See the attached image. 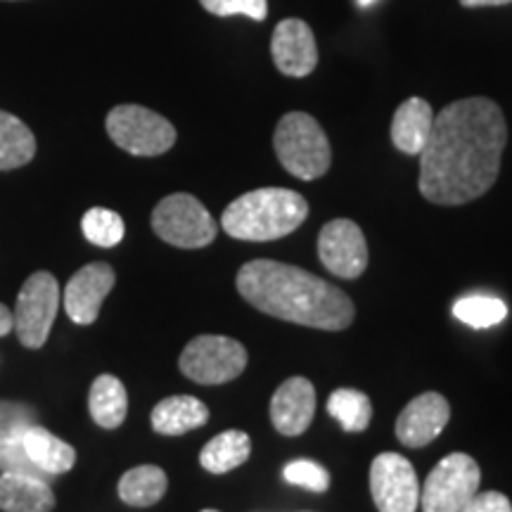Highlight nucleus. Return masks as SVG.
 <instances>
[{"label": "nucleus", "mask_w": 512, "mask_h": 512, "mask_svg": "<svg viewBox=\"0 0 512 512\" xmlns=\"http://www.w3.org/2000/svg\"><path fill=\"white\" fill-rule=\"evenodd\" d=\"M508 126L501 107L489 98H465L434 117L420 152L418 188L425 200L458 207L486 195L501 171Z\"/></svg>", "instance_id": "1"}, {"label": "nucleus", "mask_w": 512, "mask_h": 512, "mask_svg": "<svg viewBox=\"0 0 512 512\" xmlns=\"http://www.w3.org/2000/svg\"><path fill=\"white\" fill-rule=\"evenodd\" d=\"M238 292L266 316L339 332L354 323L356 309L347 292L299 266L254 259L240 268Z\"/></svg>", "instance_id": "2"}, {"label": "nucleus", "mask_w": 512, "mask_h": 512, "mask_svg": "<svg viewBox=\"0 0 512 512\" xmlns=\"http://www.w3.org/2000/svg\"><path fill=\"white\" fill-rule=\"evenodd\" d=\"M309 216V202L287 188H259L230 202L221 226L230 238L247 242L280 240L297 230Z\"/></svg>", "instance_id": "3"}, {"label": "nucleus", "mask_w": 512, "mask_h": 512, "mask_svg": "<svg viewBox=\"0 0 512 512\" xmlns=\"http://www.w3.org/2000/svg\"><path fill=\"white\" fill-rule=\"evenodd\" d=\"M275 155L285 171L302 181H316L330 169V140L311 114L290 112L275 126Z\"/></svg>", "instance_id": "4"}, {"label": "nucleus", "mask_w": 512, "mask_h": 512, "mask_svg": "<svg viewBox=\"0 0 512 512\" xmlns=\"http://www.w3.org/2000/svg\"><path fill=\"white\" fill-rule=\"evenodd\" d=\"M152 230L164 242L181 249L207 247L219 233L214 216L188 192H176L157 204L152 211Z\"/></svg>", "instance_id": "5"}, {"label": "nucleus", "mask_w": 512, "mask_h": 512, "mask_svg": "<svg viewBox=\"0 0 512 512\" xmlns=\"http://www.w3.org/2000/svg\"><path fill=\"white\" fill-rule=\"evenodd\" d=\"M107 133L136 157H159L169 152L176 143V128L162 114L140 105H119L107 114Z\"/></svg>", "instance_id": "6"}, {"label": "nucleus", "mask_w": 512, "mask_h": 512, "mask_svg": "<svg viewBox=\"0 0 512 512\" xmlns=\"http://www.w3.org/2000/svg\"><path fill=\"white\" fill-rule=\"evenodd\" d=\"M57 311H60V285H57L55 275L48 271L29 275L17 294L15 311H12L15 332L22 347L41 349L48 342Z\"/></svg>", "instance_id": "7"}, {"label": "nucleus", "mask_w": 512, "mask_h": 512, "mask_svg": "<svg viewBox=\"0 0 512 512\" xmlns=\"http://www.w3.org/2000/svg\"><path fill=\"white\" fill-rule=\"evenodd\" d=\"M178 368L197 384H226L245 373L247 349L238 339L200 335L183 349Z\"/></svg>", "instance_id": "8"}, {"label": "nucleus", "mask_w": 512, "mask_h": 512, "mask_svg": "<svg viewBox=\"0 0 512 512\" xmlns=\"http://www.w3.org/2000/svg\"><path fill=\"white\" fill-rule=\"evenodd\" d=\"M482 470L467 453H451L422 486V512H460L479 494Z\"/></svg>", "instance_id": "9"}, {"label": "nucleus", "mask_w": 512, "mask_h": 512, "mask_svg": "<svg viewBox=\"0 0 512 512\" xmlns=\"http://www.w3.org/2000/svg\"><path fill=\"white\" fill-rule=\"evenodd\" d=\"M370 494L380 512H415L420 484L413 465L399 453H380L370 465Z\"/></svg>", "instance_id": "10"}, {"label": "nucleus", "mask_w": 512, "mask_h": 512, "mask_svg": "<svg viewBox=\"0 0 512 512\" xmlns=\"http://www.w3.org/2000/svg\"><path fill=\"white\" fill-rule=\"evenodd\" d=\"M320 264L337 278L354 280L368 266V242L363 230L349 219L325 223L318 235Z\"/></svg>", "instance_id": "11"}, {"label": "nucleus", "mask_w": 512, "mask_h": 512, "mask_svg": "<svg viewBox=\"0 0 512 512\" xmlns=\"http://www.w3.org/2000/svg\"><path fill=\"white\" fill-rule=\"evenodd\" d=\"M117 273L105 261L79 268L64 287V311L76 325H93L100 316L102 302L114 290Z\"/></svg>", "instance_id": "12"}, {"label": "nucleus", "mask_w": 512, "mask_h": 512, "mask_svg": "<svg viewBox=\"0 0 512 512\" xmlns=\"http://www.w3.org/2000/svg\"><path fill=\"white\" fill-rule=\"evenodd\" d=\"M271 55L275 67L285 76H292V79L309 76L318 64L316 38L309 24L297 17L283 19L273 31Z\"/></svg>", "instance_id": "13"}, {"label": "nucleus", "mask_w": 512, "mask_h": 512, "mask_svg": "<svg viewBox=\"0 0 512 512\" xmlns=\"http://www.w3.org/2000/svg\"><path fill=\"white\" fill-rule=\"evenodd\" d=\"M451 418V406L437 392H425L403 408L396 420V437L403 446L422 448L432 444L446 430Z\"/></svg>", "instance_id": "14"}, {"label": "nucleus", "mask_w": 512, "mask_h": 512, "mask_svg": "<svg viewBox=\"0 0 512 512\" xmlns=\"http://www.w3.org/2000/svg\"><path fill=\"white\" fill-rule=\"evenodd\" d=\"M316 413V389L306 377H290L275 389L271 422L283 437H299L309 430Z\"/></svg>", "instance_id": "15"}, {"label": "nucleus", "mask_w": 512, "mask_h": 512, "mask_svg": "<svg viewBox=\"0 0 512 512\" xmlns=\"http://www.w3.org/2000/svg\"><path fill=\"white\" fill-rule=\"evenodd\" d=\"M434 117L437 114L432 105L422 98H411L399 105L392 121V143L396 150H401L403 155H420L430 140Z\"/></svg>", "instance_id": "16"}, {"label": "nucleus", "mask_w": 512, "mask_h": 512, "mask_svg": "<svg viewBox=\"0 0 512 512\" xmlns=\"http://www.w3.org/2000/svg\"><path fill=\"white\" fill-rule=\"evenodd\" d=\"M53 508H55V491L46 479L0 472V510L3 512H53Z\"/></svg>", "instance_id": "17"}, {"label": "nucleus", "mask_w": 512, "mask_h": 512, "mask_svg": "<svg viewBox=\"0 0 512 512\" xmlns=\"http://www.w3.org/2000/svg\"><path fill=\"white\" fill-rule=\"evenodd\" d=\"M22 444L27 448L29 458L46 472L48 477H60L64 472H69L76 463V451L67 441L55 437L53 432H48L41 425H29L19 432Z\"/></svg>", "instance_id": "18"}, {"label": "nucleus", "mask_w": 512, "mask_h": 512, "mask_svg": "<svg viewBox=\"0 0 512 512\" xmlns=\"http://www.w3.org/2000/svg\"><path fill=\"white\" fill-rule=\"evenodd\" d=\"M152 430L164 437H181V434L207 425L209 408L195 396H169L152 408Z\"/></svg>", "instance_id": "19"}, {"label": "nucleus", "mask_w": 512, "mask_h": 512, "mask_svg": "<svg viewBox=\"0 0 512 512\" xmlns=\"http://www.w3.org/2000/svg\"><path fill=\"white\" fill-rule=\"evenodd\" d=\"M88 411L95 425L102 430H117L128 413V394L124 382L114 375H100L91 384V396H88Z\"/></svg>", "instance_id": "20"}, {"label": "nucleus", "mask_w": 512, "mask_h": 512, "mask_svg": "<svg viewBox=\"0 0 512 512\" xmlns=\"http://www.w3.org/2000/svg\"><path fill=\"white\" fill-rule=\"evenodd\" d=\"M249 453H252V439L240 430H228L204 444L200 463L211 475H226L235 467L245 465Z\"/></svg>", "instance_id": "21"}, {"label": "nucleus", "mask_w": 512, "mask_h": 512, "mask_svg": "<svg viewBox=\"0 0 512 512\" xmlns=\"http://www.w3.org/2000/svg\"><path fill=\"white\" fill-rule=\"evenodd\" d=\"M166 472L157 465H138L119 479V498L133 508H150L166 494Z\"/></svg>", "instance_id": "22"}, {"label": "nucleus", "mask_w": 512, "mask_h": 512, "mask_svg": "<svg viewBox=\"0 0 512 512\" xmlns=\"http://www.w3.org/2000/svg\"><path fill=\"white\" fill-rule=\"evenodd\" d=\"M36 155V138L31 128L15 114L0 110V171L29 164Z\"/></svg>", "instance_id": "23"}, {"label": "nucleus", "mask_w": 512, "mask_h": 512, "mask_svg": "<svg viewBox=\"0 0 512 512\" xmlns=\"http://www.w3.org/2000/svg\"><path fill=\"white\" fill-rule=\"evenodd\" d=\"M328 413L342 425L344 432H366L373 418V403L358 389H335L328 399Z\"/></svg>", "instance_id": "24"}, {"label": "nucleus", "mask_w": 512, "mask_h": 512, "mask_svg": "<svg viewBox=\"0 0 512 512\" xmlns=\"http://www.w3.org/2000/svg\"><path fill=\"white\" fill-rule=\"evenodd\" d=\"M453 316L460 323L470 325V328L486 330L503 323L505 316H508V306H505L503 299L491 297V294H467V297H460L453 304Z\"/></svg>", "instance_id": "25"}, {"label": "nucleus", "mask_w": 512, "mask_h": 512, "mask_svg": "<svg viewBox=\"0 0 512 512\" xmlns=\"http://www.w3.org/2000/svg\"><path fill=\"white\" fill-rule=\"evenodd\" d=\"M81 230H83V238L91 242V245L112 249L124 240L126 226H124V219H121L117 211L105 209V207H93L83 214Z\"/></svg>", "instance_id": "26"}, {"label": "nucleus", "mask_w": 512, "mask_h": 512, "mask_svg": "<svg viewBox=\"0 0 512 512\" xmlns=\"http://www.w3.org/2000/svg\"><path fill=\"white\" fill-rule=\"evenodd\" d=\"M0 472H10V475H29V477L46 479V482L53 479L29 458L27 448H24L19 434H12V437L0 441Z\"/></svg>", "instance_id": "27"}, {"label": "nucleus", "mask_w": 512, "mask_h": 512, "mask_svg": "<svg viewBox=\"0 0 512 512\" xmlns=\"http://www.w3.org/2000/svg\"><path fill=\"white\" fill-rule=\"evenodd\" d=\"M285 482L294 486H302L313 494H325L330 489V472L323 465H318L316 460H292L285 465L283 470Z\"/></svg>", "instance_id": "28"}, {"label": "nucleus", "mask_w": 512, "mask_h": 512, "mask_svg": "<svg viewBox=\"0 0 512 512\" xmlns=\"http://www.w3.org/2000/svg\"><path fill=\"white\" fill-rule=\"evenodd\" d=\"M202 8L216 17L245 15L254 22H264L268 15L266 0H200Z\"/></svg>", "instance_id": "29"}, {"label": "nucleus", "mask_w": 512, "mask_h": 512, "mask_svg": "<svg viewBox=\"0 0 512 512\" xmlns=\"http://www.w3.org/2000/svg\"><path fill=\"white\" fill-rule=\"evenodd\" d=\"M34 422L36 413L29 406L15 401H0V441L12 437V434H19Z\"/></svg>", "instance_id": "30"}, {"label": "nucleus", "mask_w": 512, "mask_h": 512, "mask_svg": "<svg viewBox=\"0 0 512 512\" xmlns=\"http://www.w3.org/2000/svg\"><path fill=\"white\" fill-rule=\"evenodd\" d=\"M460 512H512V503L505 494L484 491V494H475V498Z\"/></svg>", "instance_id": "31"}, {"label": "nucleus", "mask_w": 512, "mask_h": 512, "mask_svg": "<svg viewBox=\"0 0 512 512\" xmlns=\"http://www.w3.org/2000/svg\"><path fill=\"white\" fill-rule=\"evenodd\" d=\"M15 330V318H12V311L5 304H0V337L10 335Z\"/></svg>", "instance_id": "32"}, {"label": "nucleus", "mask_w": 512, "mask_h": 512, "mask_svg": "<svg viewBox=\"0 0 512 512\" xmlns=\"http://www.w3.org/2000/svg\"><path fill=\"white\" fill-rule=\"evenodd\" d=\"M512 0H460L463 8H498V5H510Z\"/></svg>", "instance_id": "33"}, {"label": "nucleus", "mask_w": 512, "mask_h": 512, "mask_svg": "<svg viewBox=\"0 0 512 512\" xmlns=\"http://www.w3.org/2000/svg\"><path fill=\"white\" fill-rule=\"evenodd\" d=\"M356 3L361 5V8H370V5L377 3V0H356Z\"/></svg>", "instance_id": "34"}, {"label": "nucleus", "mask_w": 512, "mask_h": 512, "mask_svg": "<svg viewBox=\"0 0 512 512\" xmlns=\"http://www.w3.org/2000/svg\"><path fill=\"white\" fill-rule=\"evenodd\" d=\"M202 512H219V510H202Z\"/></svg>", "instance_id": "35"}]
</instances>
